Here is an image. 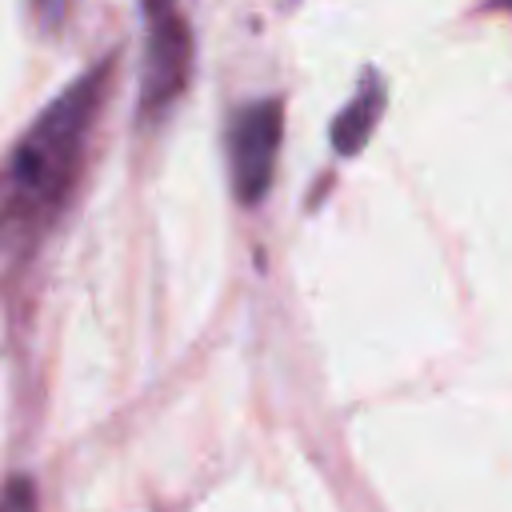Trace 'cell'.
I'll return each instance as SVG.
<instances>
[{"label": "cell", "mask_w": 512, "mask_h": 512, "mask_svg": "<svg viewBox=\"0 0 512 512\" xmlns=\"http://www.w3.org/2000/svg\"><path fill=\"white\" fill-rule=\"evenodd\" d=\"M116 56H104L80 80H72L20 136L8 160V200L4 224L8 236H36L44 232L68 200V188L80 172L88 128L104 104Z\"/></svg>", "instance_id": "obj_1"}, {"label": "cell", "mask_w": 512, "mask_h": 512, "mask_svg": "<svg viewBox=\"0 0 512 512\" xmlns=\"http://www.w3.org/2000/svg\"><path fill=\"white\" fill-rule=\"evenodd\" d=\"M284 136V104L276 96L252 100L232 112L228 120V180L240 204H260L272 172H276V152Z\"/></svg>", "instance_id": "obj_2"}, {"label": "cell", "mask_w": 512, "mask_h": 512, "mask_svg": "<svg viewBox=\"0 0 512 512\" xmlns=\"http://www.w3.org/2000/svg\"><path fill=\"white\" fill-rule=\"evenodd\" d=\"M144 68H140V120L164 116V108L184 92L192 68V36L176 8L144 16Z\"/></svg>", "instance_id": "obj_3"}, {"label": "cell", "mask_w": 512, "mask_h": 512, "mask_svg": "<svg viewBox=\"0 0 512 512\" xmlns=\"http://www.w3.org/2000/svg\"><path fill=\"white\" fill-rule=\"evenodd\" d=\"M384 100H388V88H384L380 72H376V68H364L356 96H352V100L336 112V120H332V148H336L340 156L364 152V144L372 140V132H376V124H380Z\"/></svg>", "instance_id": "obj_4"}, {"label": "cell", "mask_w": 512, "mask_h": 512, "mask_svg": "<svg viewBox=\"0 0 512 512\" xmlns=\"http://www.w3.org/2000/svg\"><path fill=\"white\" fill-rule=\"evenodd\" d=\"M4 512H36V484L28 476H12L4 488Z\"/></svg>", "instance_id": "obj_5"}, {"label": "cell", "mask_w": 512, "mask_h": 512, "mask_svg": "<svg viewBox=\"0 0 512 512\" xmlns=\"http://www.w3.org/2000/svg\"><path fill=\"white\" fill-rule=\"evenodd\" d=\"M36 8H40V16H44V20H56V12H60V0H36Z\"/></svg>", "instance_id": "obj_6"}, {"label": "cell", "mask_w": 512, "mask_h": 512, "mask_svg": "<svg viewBox=\"0 0 512 512\" xmlns=\"http://www.w3.org/2000/svg\"><path fill=\"white\" fill-rule=\"evenodd\" d=\"M492 8H512V0H492Z\"/></svg>", "instance_id": "obj_7"}]
</instances>
